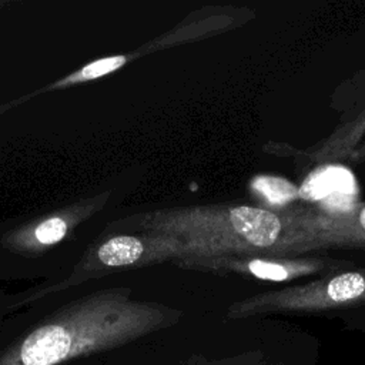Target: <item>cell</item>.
Segmentation results:
<instances>
[{"label": "cell", "mask_w": 365, "mask_h": 365, "mask_svg": "<svg viewBox=\"0 0 365 365\" xmlns=\"http://www.w3.org/2000/svg\"><path fill=\"white\" fill-rule=\"evenodd\" d=\"M181 312L110 294L74 304L0 341V365H61L127 345Z\"/></svg>", "instance_id": "obj_1"}, {"label": "cell", "mask_w": 365, "mask_h": 365, "mask_svg": "<svg viewBox=\"0 0 365 365\" xmlns=\"http://www.w3.org/2000/svg\"><path fill=\"white\" fill-rule=\"evenodd\" d=\"M144 227L184 244L187 255H272L284 234V217L255 205L217 204L155 211Z\"/></svg>", "instance_id": "obj_2"}, {"label": "cell", "mask_w": 365, "mask_h": 365, "mask_svg": "<svg viewBox=\"0 0 365 365\" xmlns=\"http://www.w3.org/2000/svg\"><path fill=\"white\" fill-rule=\"evenodd\" d=\"M365 305V268L335 271L319 279L265 291L231 304L227 318L265 314H324Z\"/></svg>", "instance_id": "obj_3"}, {"label": "cell", "mask_w": 365, "mask_h": 365, "mask_svg": "<svg viewBox=\"0 0 365 365\" xmlns=\"http://www.w3.org/2000/svg\"><path fill=\"white\" fill-rule=\"evenodd\" d=\"M284 227L277 257L329 247L365 248V204L342 212H289L284 217Z\"/></svg>", "instance_id": "obj_4"}, {"label": "cell", "mask_w": 365, "mask_h": 365, "mask_svg": "<svg viewBox=\"0 0 365 365\" xmlns=\"http://www.w3.org/2000/svg\"><path fill=\"white\" fill-rule=\"evenodd\" d=\"M185 269L217 275L251 277L272 282H287L297 278L332 274L346 264L325 258H288L272 255H187L175 259Z\"/></svg>", "instance_id": "obj_5"}, {"label": "cell", "mask_w": 365, "mask_h": 365, "mask_svg": "<svg viewBox=\"0 0 365 365\" xmlns=\"http://www.w3.org/2000/svg\"><path fill=\"white\" fill-rule=\"evenodd\" d=\"M299 190V197L325 202L329 212H342L354 205L349 200L355 195V181L351 173L342 167H325L307 177Z\"/></svg>", "instance_id": "obj_6"}, {"label": "cell", "mask_w": 365, "mask_h": 365, "mask_svg": "<svg viewBox=\"0 0 365 365\" xmlns=\"http://www.w3.org/2000/svg\"><path fill=\"white\" fill-rule=\"evenodd\" d=\"M251 187L255 192H258V195L274 207L285 205L299 197L298 187L281 177L258 175L252 180Z\"/></svg>", "instance_id": "obj_7"}, {"label": "cell", "mask_w": 365, "mask_h": 365, "mask_svg": "<svg viewBox=\"0 0 365 365\" xmlns=\"http://www.w3.org/2000/svg\"><path fill=\"white\" fill-rule=\"evenodd\" d=\"M124 63H125V57H123V56H115V57H107V58L97 60V61L86 66L81 71L71 76L70 81H84V80H91V78L104 76L107 73H111V71L117 70Z\"/></svg>", "instance_id": "obj_8"}, {"label": "cell", "mask_w": 365, "mask_h": 365, "mask_svg": "<svg viewBox=\"0 0 365 365\" xmlns=\"http://www.w3.org/2000/svg\"><path fill=\"white\" fill-rule=\"evenodd\" d=\"M67 232V222L60 217H51L37 225L34 237L41 244H54Z\"/></svg>", "instance_id": "obj_9"}, {"label": "cell", "mask_w": 365, "mask_h": 365, "mask_svg": "<svg viewBox=\"0 0 365 365\" xmlns=\"http://www.w3.org/2000/svg\"><path fill=\"white\" fill-rule=\"evenodd\" d=\"M355 158H359V160H365V144L361 147V150H358V153L355 154Z\"/></svg>", "instance_id": "obj_10"}]
</instances>
